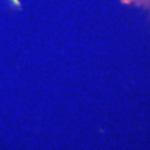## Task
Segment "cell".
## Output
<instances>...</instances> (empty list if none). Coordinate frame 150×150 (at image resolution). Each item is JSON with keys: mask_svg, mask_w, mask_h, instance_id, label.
Wrapping results in <instances>:
<instances>
[{"mask_svg": "<svg viewBox=\"0 0 150 150\" xmlns=\"http://www.w3.org/2000/svg\"><path fill=\"white\" fill-rule=\"evenodd\" d=\"M148 4H149V5H150V0H148Z\"/></svg>", "mask_w": 150, "mask_h": 150, "instance_id": "1", "label": "cell"}]
</instances>
